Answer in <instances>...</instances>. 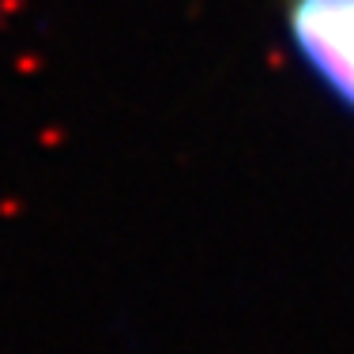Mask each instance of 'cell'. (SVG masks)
I'll list each match as a JSON object with an SVG mask.
<instances>
[{
    "mask_svg": "<svg viewBox=\"0 0 354 354\" xmlns=\"http://www.w3.org/2000/svg\"><path fill=\"white\" fill-rule=\"evenodd\" d=\"M290 30L320 80L354 106V0H290Z\"/></svg>",
    "mask_w": 354,
    "mask_h": 354,
    "instance_id": "cell-1",
    "label": "cell"
}]
</instances>
